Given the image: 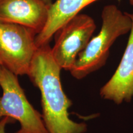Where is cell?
Returning a JSON list of instances; mask_svg holds the SVG:
<instances>
[{
    "mask_svg": "<svg viewBox=\"0 0 133 133\" xmlns=\"http://www.w3.org/2000/svg\"><path fill=\"white\" fill-rule=\"evenodd\" d=\"M3 64H2V62H1V61H0V74H1V70H2V69H3Z\"/></svg>",
    "mask_w": 133,
    "mask_h": 133,
    "instance_id": "obj_11",
    "label": "cell"
},
{
    "mask_svg": "<svg viewBox=\"0 0 133 133\" xmlns=\"http://www.w3.org/2000/svg\"><path fill=\"white\" fill-rule=\"evenodd\" d=\"M99 0H56L49 6L47 22L36 36L37 48L49 44L55 33L86 6Z\"/></svg>",
    "mask_w": 133,
    "mask_h": 133,
    "instance_id": "obj_8",
    "label": "cell"
},
{
    "mask_svg": "<svg viewBox=\"0 0 133 133\" xmlns=\"http://www.w3.org/2000/svg\"><path fill=\"white\" fill-rule=\"evenodd\" d=\"M101 19L102 26L99 33L92 37L85 49L78 54L70 70L75 79L84 78L104 66L115 41L131 31L132 24L129 13L121 11L116 5L105 6Z\"/></svg>",
    "mask_w": 133,
    "mask_h": 133,
    "instance_id": "obj_2",
    "label": "cell"
},
{
    "mask_svg": "<svg viewBox=\"0 0 133 133\" xmlns=\"http://www.w3.org/2000/svg\"><path fill=\"white\" fill-rule=\"evenodd\" d=\"M36 35L19 24L0 22V61L17 76L27 75L38 48Z\"/></svg>",
    "mask_w": 133,
    "mask_h": 133,
    "instance_id": "obj_4",
    "label": "cell"
},
{
    "mask_svg": "<svg viewBox=\"0 0 133 133\" xmlns=\"http://www.w3.org/2000/svg\"><path fill=\"white\" fill-rule=\"evenodd\" d=\"M49 9L43 0H0V22L24 26L37 35L46 25Z\"/></svg>",
    "mask_w": 133,
    "mask_h": 133,
    "instance_id": "obj_6",
    "label": "cell"
},
{
    "mask_svg": "<svg viewBox=\"0 0 133 133\" xmlns=\"http://www.w3.org/2000/svg\"><path fill=\"white\" fill-rule=\"evenodd\" d=\"M14 123L15 120L11 118L8 116L2 118L0 119V133H6V126L8 124Z\"/></svg>",
    "mask_w": 133,
    "mask_h": 133,
    "instance_id": "obj_9",
    "label": "cell"
},
{
    "mask_svg": "<svg viewBox=\"0 0 133 133\" xmlns=\"http://www.w3.org/2000/svg\"><path fill=\"white\" fill-rule=\"evenodd\" d=\"M129 4H130L131 6H133V0H128Z\"/></svg>",
    "mask_w": 133,
    "mask_h": 133,
    "instance_id": "obj_12",
    "label": "cell"
},
{
    "mask_svg": "<svg viewBox=\"0 0 133 133\" xmlns=\"http://www.w3.org/2000/svg\"><path fill=\"white\" fill-rule=\"evenodd\" d=\"M96 29V23L91 16L78 14L55 33V43L51 52L61 69L70 70Z\"/></svg>",
    "mask_w": 133,
    "mask_h": 133,
    "instance_id": "obj_5",
    "label": "cell"
},
{
    "mask_svg": "<svg viewBox=\"0 0 133 133\" xmlns=\"http://www.w3.org/2000/svg\"><path fill=\"white\" fill-rule=\"evenodd\" d=\"M61 70L49 44L38 48L27 75L40 91L43 120L49 133H85L87 124L69 117L73 104L62 88Z\"/></svg>",
    "mask_w": 133,
    "mask_h": 133,
    "instance_id": "obj_1",
    "label": "cell"
},
{
    "mask_svg": "<svg viewBox=\"0 0 133 133\" xmlns=\"http://www.w3.org/2000/svg\"><path fill=\"white\" fill-rule=\"evenodd\" d=\"M43 1H44V2L46 4L49 6H51V5L52 4V0H43Z\"/></svg>",
    "mask_w": 133,
    "mask_h": 133,
    "instance_id": "obj_10",
    "label": "cell"
},
{
    "mask_svg": "<svg viewBox=\"0 0 133 133\" xmlns=\"http://www.w3.org/2000/svg\"><path fill=\"white\" fill-rule=\"evenodd\" d=\"M129 15L132 25L124 54L114 74L100 90L102 99L117 105L133 98V10Z\"/></svg>",
    "mask_w": 133,
    "mask_h": 133,
    "instance_id": "obj_7",
    "label": "cell"
},
{
    "mask_svg": "<svg viewBox=\"0 0 133 133\" xmlns=\"http://www.w3.org/2000/svg\"><path fill=\"white\" fill-rule=\"evenodd\" d=\"M0 119L5 116L18 121L21 128L15 133H49L43 115L31 105L17 76L4 66L0 74Z\"/></svg>",
    "mask_w": 133,
    "mask_h": 133,
    "instance_id": "obj_3",
    "label": "cell"
}]
</instances>
